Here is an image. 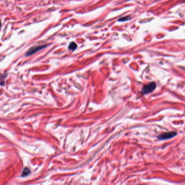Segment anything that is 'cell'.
Listing matches in <instances>:
<instances>
[{
  "mask_svg": "<svg viewBox=\"0 0 185 185\" xmlns=\"http://www.w3.org/2000/svg\"><path fill=\"white\" fill-rule=\"evenodd\" d=\"M156 84L154 82H150V83H148L147 85L143 87L142 89V93L143 94H148L152 92L153 91L155 88H156Z\"/></svg>",
  "mask_w": 185,
  "mask_h": 185,
  "instance_id": "cell-1",
  "label": "cell"
},
{
  "mask_svg": "<svg viewBox=\"0 0 185 185\" xmlns=\"http://www.w3.org/2000/svg\"><path fill=\"white\" fill-rule=\"evenodd\" d=\"M177 133L175 132H167V133H163L159 135L158 137H157V138H158L159 140H167V139H170L175 136L177 135Z\"/></svg>",
  "mask_w": 185,
  "mask_h": 185,
  "instance_id": "cell-2",
  "label": "cell"
},
{
  "mask_svg": "<svg viewBox=\"0 0 185 185\" xmlns=\"http://www.w3.org/2000/svg\"><path fill=\"white\" fill-rule=\"evenodd\" d=\"M45 47H46L45 45H40V46L34 47L33 48H30L28 52H27L26 55L27 56L33 54L34 53H35V52L40 51V50H41L43 48H45Z\"/></svg>",
  "mask_w": 185,
  "mask_h": 185,
  "instance_id": "cell-3",
  "label": "cell"
},
{
  "mask_svg": "<svg viewBox=\"0 0 185 185\" xmlns=\"http://www.w3.org/2000/svg\"><path fill=\"white\" fill-rule=\"evenodd\" d=\"M30 173V170H29L28 168H25L24 170L23 171L22 177H26V176L28 175Z\"/></svg>",
  "mask_w": 185,
  "mask_h": 185,
  "instance_id": "cell-4",
  "label": "cell"
},
{
  "mask_svg": "<svg viewBox=\"0 0 185 185\" xmlns=\"http://www.w3.org/2000/svg\"><path fill=\"white\" fill-rule=\"evenodd\" d=\"M77 47V46L76 43L74 42H73L70 43V44L69 45V49L70 50H72V51H74L75 49H76Z\"/></svg>",
  "mask_w": 185,
  "mask_h": 185,
  "instance_id": "cell-5",
  "label": "cell"
},
{
  "mask_svg": "<svg viewBox=\"0 0 185 185\" xmlns=\"http://www.w3.org/2000/svg\"><path fill=\"white\" fill-rule=\"evenodd\" d=\"M129 18H128V17H123V18H121V19H120L119 20V21H125L126 20H129Z\"/></svg>",
  "mask_w": 185,
  "mask_h": 185,
  "instance_id": "cell-6",
  "label": "cell"
},
{
  "mask_svg": "<svg viewBox=\"0 0 185 185\" xmlns=\"http://www.w3.org/2000/svg\"><path fill=\"white\" fill-rule=\"evenodd\" d=\"M1 21H0V27H1Z\"/></svg>",
  "mask_w": 185,
  "mask_h": 185,
  "instance_id": "cell-7",
  "label": "cell"
}]
</instances>
